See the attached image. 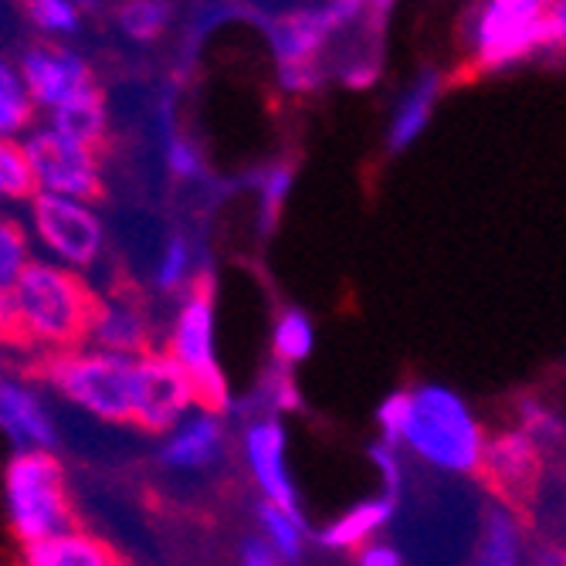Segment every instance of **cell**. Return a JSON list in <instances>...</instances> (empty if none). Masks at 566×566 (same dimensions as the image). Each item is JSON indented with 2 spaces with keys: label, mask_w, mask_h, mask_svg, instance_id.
<instances>
[{
  "label": "cell",
  "mask_w": 566,
  "mask_h": 566,
  "mask_svg": "<svg viewBox=\"0 0 566 566\" xmlns=\"http://www.w3.org/2000/svg\"><path fill=\"white\" fill-rule=\"evenodd\" d=\"M24 346H72L92 336L102 298L69 269L28 262L11 285Z\"/></svg>",
  "instance_id": "6da1fadb"
},
{
  "label": "cell",
  "mask_w": 566,
  "mask_h": 566,
  "mask_svg": "<svg viewBox=\"0 0 566 566\" xmlns=\"http://www.w3.org/2000/svg\"><path fill=\"white\" fill-rule=\"evenodd\" d=\"M400 448L431 469L465 475L482 469L485 431L461 394L441 384H424L410 390V424Z\"/></svg>",
  "instance_id": "7a4b0ae2"
},
{
  "label": "cell",
  "mask_w": 566,
  "mask_h": 566,
  "mask_svg": "<svg viewBox=\"0 0 566 566\" xmlns=\"http://www.w3.org/2000/svg\"><path fill=\"white\" fill-rule=\"evenodd\" d=\"M367 4L359 0H326V4H298L279 11L269 21V44L275 55L279 82L289 92H316L326 82L323 51L343 31L359 28Z\"/></svg>",
  "instance_id": "3957f363"
},
{
  "label": "cell",
  "mask_w": 566,
  "mask_h": 566,
  "mask_svg": "<svg viewBox=\"0 0 566 566\" xmlns=\"http://www.w3.org/2000/svg\"><path fill=\"white\" fill-rule=\"evenodd\" d=\"M546 0H489L465 14L461 34L479 72H502L553 48Z\"/></svg>",
  "instance_id": "277c9868"
},
{
  "label": "cell",
  "mask_w": 566,
  "mask_h": 566,
  "mask_svg": "<svg viewBox=\"0 0 566 566\" xmlns=\"http://www.w3.org/2000/svg\"><path fill=\"white\" fill-rule=\"evenodd\" d=\"M4 499L8 516L18 539L41 543L69 533L75 523L72 502L65 492V472L51 451H18L4 469Z\"/></svg>",
  "instance_id": "5b68a950"
},
{
  "label": "cell",
  "mask_w": 566,
  "mask_h": 566,
  "mask_svg": "<svg viewBox=\"0 0 566 566\" xmlns=\"http://www.w3.org/2000/svg\"><path fill=\"white\" fill-rule=\"evenodd\" d=\"M214 275L197 272L184 295V305L174 323L170 356L184 367L193 384V400L203 415H224L231 407V394L214 356Z\"/></svg>",
  "instance_id": "8992f818"
},
{
  "label": "cell",
  "mask_w": 566,
  "mask_h": 566,
  "mask_svg": "<svg viewBox=\"0 0 566 566\" xmlns=\"http://www.w3.org/2000/svg\"><path fill=\"white\" fill-rule=\"evenodd\" d=\"M41 377L88 415L133 424V390H136V359L109 353H59L41 364Z\"/></svg>",
  "instance_id": "52a82bcc"
},
{
  "label": "cell",
  "mask_w": 566,
  "mask_h": 566,
  "mask_svg": "<svg viewBox=\"0 0 566 566\" xmlns=\"http://www.w3.org/2000/svg\"><path fill=\"white\" fill-rule=\"evenodd\" d=\"M193 403V384L170 353H149L136 359L133 424L139 431L167 434L180 428Z\"/></svg>",
  "instance_id": "ba28073f"
},
{
  "label": "cell",
  "mask_w": 566,
  "mask_h": 566,
  "mask_svg": "<svg viewBox=\"0 0 566 566\" xmlns=\"http://www.w3.org/2000/svg\"><path fill=\"white\" fill-rule=\"evenodd\" d=\"M28 164L34 170L38 187H44V193H55V197H69V200H98L102 193V170L95 153L65 139L55 129H38L28 146Z\"/></svg>",
  "instance_id": "9c48e42d"
},
{
  "label": "cell",
  "mask_w": 566,
  "mask_h": 566,
  "mask_svg": "<svg viewBox=\"0 0 566 566\" xmlns=\"http://www.w3.org/2000/svg\"><path fill=\"white\" fill-rule=\"evenodd\" d=\"M31 221L38 238L59 254V259L72 269H88L102 254L106 244V231L88 203L55 197V193H34L31 200Z\"/></svg>",
  "instance_id": "30bf717a"
},
{
  "label": "cell",
  "mask_w": 566,
  "mask_h": 566,
  "mask_svg": "<svg viewBox=\"0 0 566 566\" xmlns=\"http://www.w3.org/2000/svg\"><path fill=\"white\" fill-rule=\"evenodd\" d=\"M21 82L38 106H48L55 113L69 98L85 92L92 82V69L72 48L59 44H31L21 59Z\"/></svg>",
  "instance_id": "8fae6325"
},
{
  "label": "cell",
  "mask_w": 566,
  "mask_h": 566,
  "mask_svg": "<svg viewBox=\"0 0 566 566\" xmlns=\"http://www.w3.org/2000/svg\"><path fill=\"white\" fill-rule=\"evenodd\" d=\"M285 448H289V438H285V428L279 418H262V421L248 424L244 454H248L254 482H259L265 492V502H272V505L285 509L289 516L302 520L298 492H295V482H292L289 465H285Z\"/></svg>",
  "instance_id": "7c38bea8"
},
{
  "label": "cell",
  "mask_w": 566,
  "mask_h": 566,
  "mask_svg": "<svg viewBox=\"0 0 566 566\" xmlns=\"http://www.w3.org/2000/svg\"><path fill=\"white\" fill-rule=\"evenodd\" d=\"M438 98H441V75L434 69H424L400 92L397 106L390 113V123H387V149L390 153L410 149L428 133L431 116L438 109Z\"/></svg>",
  "instance_id": "4fadbf2b"
},
{
  "label": "cell",
  "mask_w": 566,
  "mask_h": 566,
  "mask_svg": "<svg viewBox=\"0 0 566 566\" xmlns=\"http://www.w3.org/2000/svg\"><path fill=\"white\" fill-rule=\"evenodd\" d=\"M224 451V424L218 415H197L184 421L160 448V461L177 472L208 469Z\"/></svg>",
  "instance_id": "5bb4252c"
},
{
  "label": "cell",
  "mask_w": 566,
  "mask_h": 566,
  "mask_svg": "<svg viewBox=\"0 0 566 566\" xmlns=\"http://www.w3.org/2000/svg\"><path fill=\"white\" fill-rule=\"evenodd\" d=\"M0 428H4L21 451L34 448V451H48L59 441V431L51 424V418L44 415V407L38 403V397L31 390H24L14 380L0 377Z\"/></svg>",
  "instance_id": "9a60e30c"
},
{
  "label": "cell",
  "mask_w": 566,
  "mask_h": 566,
  "mask_svg": "<svg viewBox=\"0 0 566 566\" xmlns=\"http://www.w3.org/2000/svg\"><path fill=\"white\" fill-rule=\"evenodd\" d=\"M482 469L502 489H512V492L530 489L536 482V475H539V448L520 428L516 431H502L492 441H485Z\"/></svg>",
  "instance_id": "2e32d148"
},
{
  "label": "cell",
  "mask_w": 566,
  "mask_h": 566,
  "mask_svg": "<svg viewBox=\"0 0 566 566\" xmlns=\"http://www.w3.org/2000/svg\"><path fill=\"white\" fill-rule=\"evenodd\" d=\"M397 499H387V495H374V499H364L356 502L353 509H346L343 516H336L329 526L319 530V543L326 549H359L367 546L374 533L387 530L394 512H397Z\"/></svg>",
  "instance_id": "e0dca14e"
},
{
  "label": "cell",
  "mask_w": 566,
  "mask_h": 566,
  "mask_svg": "<svg viewBox=\"0 0 566 566\" xmlns=\"http://www.w3.org/2000/svg\"><path fill=\"white\" fill-rule=\"evenodd\" d=\"M102 353L109 356H123V359H133V356H149V329H146V319L136 313L133 305H123V302H102L98 316H95V326H92V336H88Z\"/></svg>",
  "instance_id": "ac0fdd59"
},
{
  "label": "cell",
  "mask_w": 566,
  "mask_h": 566,
  "mask_svg": "<svg viewBox=\"0 0 566 566\" xmlns=\"http://www.w3.org/2000/svg\"><path fill=\"white\" fill-rule=\"evenodd\" d=\"M51 129L95 153V146H102L106 129H109L106 92H102L98 85H88L85 92L69 98L65 106H59L55 113H51Z\"/></svg>",
  "instance_id": "d6986e66"
},
{
  "label": "cell",
  "mask_w": 566,
  "mask_h": 566,
  "mask_svg": "<svg viewBox=\"0 0 566 566\" xmlns=\"http://www.w3.org/2000/svg\"><path fill=\"white\" fill-rule=\"evenodd\" d=\"M24 566H119V556L109 543L88 533H62L24 549Z\"/></svg>",
  "instance_id": "ffe728a7"
},
{
  "label": "cell",
  "mask_w": 566,
  "mask_h": 566,
  "mask_svg": "<svg viewBox=\"0 0 566 566\" xmlns=\"http://www.w3.org/2000/svg\"><path fill=\"white\" fill-rule=\"evenodd\" d=\"M472 566H523V536L509 509L485 512Z\"/></svg>",
  "instance_id": "44dd1931"
},
{
  "label": "cell",
  "mask_w": 566,
  "mask_h": 566,
  "mask_svg": "<svg viewBox=\"0 0 566 566\" xmlns=\"http://www.w3.org/2000/svg\"><path fill=\"white\" fill-rule=\"evenodd\" d=\"M316 349V326L308 319V313L302 308H285V313L275 319V333H272V353L282 364V370H292L298 364H305Z\"/></svg>",
  "instance_id": "7402d4cb"
},
{
  "label": "cell",
  "mask_w": 566,
  "mask_h": 566,
  "mask_svg": "<svg viewBox=\"0 0 566 566\" xmlns=\"http://www.w3.org/2000/svg\"><path fill=\"white\" fill-rule=\"evenodd\" d=\"M259 523H262V539L272 546V553L282 559V563H298L302 559V549H305V523L289 516L285 509L272 505L262 499L259 505Z\"/></svg>",
  "instance_id": "603a6c76"
},
{
  "label": "cell",
  "mask_w": 566,
  "mask_h": 566,
  "mask_svg": "<svg viewBox=\"0 0 566 566\" xmlns=\"http://www.w3.org/2000/svg\"><path fill=\"white\" fill-rule=\"evenodd\" d=\"M34 119V102L21 82V75L0 62V139H11L21 129H28Z\"/></svg>",
  "instance_id": "cb8c5ba5"
},
{
  "label": "cell",
  "mask_w": 566,
  "mask_h": 566,
  "mask_svg": "<svg viewBox=\"0 0 566 566\" xmlns=\"http://www.w3.org/2000/svg\"><path fill=\"white\" fill-rule=\"evenodd\" d=\"M292 184H295V167L292 164H272L262 180H259V190H262V203H259V231L262 238L275 234L279 228V218L285 211V200L292 193Z\"/></svg>",
  "instance_id": "d4e9b609"
},
{
  "label": "cell",
  "mask_w": 566,
  "mask_h": 566,
  "mask_svg": "<svg viewBox=\"0 0 566 566\" xmlns=\"http://www.w3.org/2000/svg\"><path fill=\"white\" fill-rule=\"evenodd\" d=\"M38 180L28 164L24 146L14 139H0V197L4 200H34Z\"/></svg>",
  "instance_id": "484cf974"
},
{
  "label": "cell",
  "mask_w": 566,
  "mask_h": 566,
  "mask_svg": "<svg viewBox=\"0 0 566 566\" xmlns=\"http://www.w3.org/2000/svg\"><path fill=\"white\" fill-rule=\"evenodd\" d=\"M170 8L157 4V0H136V4H123L116 11V21L126 38L133 41H157L167 28Z\"/></svg>",
  "instance_id": "4316f807"
},
{
  "label": "cell",
  "mask_w": 566,
  "mask_h": 566,
  "mask_svg": "<svg viewBox=\"0 0 566 566\" xmlns=\"http://www.w3.org/2000/svg\"><path fill=\"white\" fill-rule=\"evenodd\" d=\"M24 14L44 34H75L82 24V8L72 0H28Z\"/></svg>",
  "instance_id": "83f0119b"
},
{
  "label": "cell",
  "mask_w": 566,
  "mask_h": 566,
  "mask_svg": "<svg viewBox=\"0 0 566 566\" xmlns=\"http://www.w3.org/2000/svg\"><path fill=\"white\" fill-rule=\"evenodd\" d=\"M190 262H193V254H190V241L184 234H170L164 254H160V265H157V289L174 295L180 292L193 275H190Z\"/></svg>",
  "instance_id": "f1b7e54d"
},
{
  "label": "cell",
  "mask_w": 566,
  "mask_h": 566,
  "mask_svg": "<svg viewBox=\"0 0 566 566\" xmlns=\"http://www.w3.org/2000/svg\"><path fill=\"white\" fill-rule=\"evenodd\" d=\"M28 265V234L18 221L0 218V292H8Z\"/></svg>",
  "instance_id": "f546056e"
},
{
  "label": "cell",
  "mask_w": 566,
  "mask_h": 566,
  "mask_svg": "<svg viewBox=\"0 0 566 566\" xmlns=\"http://www.w3.org/2000/svg\"><path fill=\"white\" fill-rule=\"evenodd\" d=\"M377 424H380L384 444H390V448L403 444V434L410 424V390H394V394H387V400H380Z\"/></svg>",
  "instance_id": "4dcf8cb0"
},
{
  "label": "cell",
  "mask_w": 566,
  "mask_h": 566,
  "mask_svg": "<svg viewBox=\"0 0 566 566\" xmlns=\"http://www.w3.org/2000/svg\"><path fill=\"white\" fill-rule=\"evenodd\" d=\"M367 454H370L374 469L380 475V495L400 502V492H403V454H400V448H390L384 441H374Z\"/></svg>",
  "instance_id": "1f68e13d"
},
{
  "label": "cell",
  "mask_w": 566,
  "mask_h": 566,
  "mask_svg": "<svg viewBox=\"0 0 566 566\" xmlns=\"http://www.w3.org/2000/svg\"><path fill=\"white\" fill-rule=\"evenodd\" d=\"M167 170L180 180H197L203 174V160L190 139H184V136L167 139Z\"/></svg>",
  "instance_id": "d6a6232c"
},
{
  "label": "cell",
  "mask_w": 566,
  "mask_h": 566,
  "mask_svg": "<svg viewBox=\"0 0 566 566\" xmlns=\"http://www.w3.org/2000/svg\"><path fill=\"white\" fill-rule=\"evenodd\" d=\"M523 434H530L533 441H549V438H559L563 434V424L549 415L543 403H526L523 407Z\"/></svg>",
  "instance_id": "836d02e7"
},
{
  "label": "cell",
  "mask_w": 566,
  "mask_h": 566,
  "mask_svg": "<svg viewBox=\"0 0 566 566\" xmlns=\"http://www.w3.org/2000/svg\"><path fill=\"white\" fill-rule=\"evenodd\" d=\"M356 566H403V556H400L397 546L380 543V539H370L367 546H359Z\"/></svg>",
  "instance_id": "e575fe53"
},
{
  "label": "cell",
  "mask_w": 566,
  "mask_h": 566,
  "mask_svg": "<svg viewBox=\"0 0 566 566\" xmlns=\"http://www.w3.org/2000/svg\"><path fill=\"white\" fill-rule=\"evenodd\" d=\"M241 566H285V563L272 553V546L262 536H248L241 543Z\"/></svg>",
  "instance_id": "d590c367"
},
{
  "label": "cell",
  "mask_w": 566,
  "mask_h": 566,
  "mask_svg": "<svg viewBox=\"0 0 566 566\" xmlns=\"http://www.w3.org/2000/svg\"><path fill=\"white\" fill-rule=\"evenodd\" d=\"M546 18H549V41H553V48H566V0H553Z\"/></svg>",
  "instance_id": "8d00e7d4"
},
{
  "label": "cell",
  "mask_w": 566,
  "mask_h": 566,
  "mask_svg": "<svg viewBox=\"0 0 566 566\" xmlns=\"http://www.w3.org/2000/svg\"><path fill=\"white\" fill-rule=\"evenodd\" d=\"M563 566H566V559H563Z\"/></svg>",
  "instance_id": "74e56055"
}]
</instances>
